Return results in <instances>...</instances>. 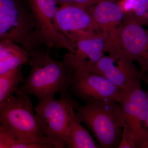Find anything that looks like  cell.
<instances>
[{
  "label": "cell",
  "instance_id": "obj_1",
  "mask_svg": "<svg viewBox=\"0 0 148 148\" xmlns=\"http://www.w3.org/2000/svg\"><path fill=\"white\" fill-rule=\"evenodd\" d=\"M50 49L43 50L39 47L28 51L31 70L18 88L25 94L36 96L38 101L54 97L58 92L61 95L67 93L76 70L73 53L69 52L63 61H55L50 56Z\"/></svg>",
  "mask_w": 148,
  "mask_h": 148
},
{
  "label": "cell",
  "instance_id": "obj_2",
  "mask_svg": "<svg viewBox=\"0 0 148 148\" xmlns=\"http://www.w3.org/2000/svg\"><path fill=\"white\" fill-rule=\"evenodd\" d=\"M30 96L18 88L15 95L0 104V130L22 143L55 148L40 127Z\"/></svg>",
  "mask_w": 148,
  "mask_h": 148
},
{
  "label": "cell",
  "instance_id": "obj_3",
  "mask_svg": "<svg viewBox=\"0 0 148 148\" xmlns=\"http://www.w3.org/2000/svg\"><path fill=\"white\" fill-rule=\"evenodd\" d=\"M76 114L92 132L100 148L118 147L121 142L125 120L116 101H92L84 106L77 104Z\"/></svg>",
  "mask_w": 148,
  "mask_h": 148
},
{
  "label": "cell",
  "instance_id": "obj_4",
  "mask_svg": "<svg viewBox=\"0 0 148 148\" xmlns=\"http://www.w3.org/2000/svg\"><path fill=\"white\" fill-rule=\"evenodd\" d=\"M34 18L35 29L27 50L40 47L42 44L50 48H64L75 52L76 45L61 33L55 25L58 8L56 0H26Z\"/></svg>",
  "mask_w": 148,
  "mask_h": 148
},
{
  "label": "cell",
  "instance_id": "obj_5",
  "mask_svg": "<svg viewBox=\"0 0 148 148\" xmlns=\"http://www.w3.org/2000/svg\"><path fill=\"white\" fill-rule=\"evenodd\" d=\"M141 80L135 81L123 90L119 103L125 120L123 133L132 148H145L148 145V96L142 89Z\"/></svg>",
  "mask_w": 148,
  "mask_h": 148
},
{
  "label": "cell",
  "instance_id": "obj_6",
  "mask_svg": "<svg viewBox=\"0 0 148 148\" xmlns=\"http://www.w3.org/2000/svg\"><path fill=\"white\" fill-rule=\"evenodd\" d=\"M77 103L68 94L61 98L38 101L35 108L37 121L44 134L55 148L66 147V132L70 112Z\"/></svg>",
  "mask_w": 148,
  "mask_h": 148
},
{
  "label": "cell",
  "instance_id": "obj_7",
  "mask_svg": "<svg viewBox=\"0 0 148 148\" xmlns=\"http://www.w3.org/2000/svg\"><path fill=\"white\" fill-rule=\"evenodd\" d=\"M34 29L28 3L21 0H0V40L12 41L27 50Z\"/></svg>",
  "mask_w": 148,
  "mask_h": 148
},
{
  "label": "cell",
  "instance_id": "obj_8",
  "mask_svg": "<svg viewBox=\"0 0 148 148\" xmlns=\"http://www.w3.org/2000/svg\"><path fill=\"white\" fill-rule=\"evenodd\" d=\"M70 88L76 96L85 103L113 101L119 103L123 91L104 77L77 67Z\"/></svg>",
  "mask_w": 148,
  "mask_h": 148
},
{
  "label": "cell",
  "instance_id": "obj_9",
  "mask_svg": "<svg viewBox=\"0 0 148 148\" xmlns=\"http://www.w3.org/2000/svg\"><path fill=\"white\" fill-rule=\"evenodd\" d=\"M91 73L104 77L123 90L135 81L143 79L141 71L122 48L104 55Z\"/></svg>",
  "mask_w": 148,
  "mask_h": 148
},
{
  "label": "cell",
  "instance_id": "obj_10",
  "mask_svg": "<svg viewBox=\"0 0 148 148\" xmlns=\"http://www.w3.org/2000/svg\"><path fill=\"white\" fill-rule=\"evenodd\" d=\"M124 21L119 29L121 46L128 57L139 64L144 79L148 73V30L130 14H125ZM147 80L148 76L144 79Z\"/></svg>",
  "mask_w": 148,
  "mask_h": 148
},
{
  "label": "cell",
  "instance_id": "obj_11",
  "mask_svg": "<svg viewBox=\"0 0 148 148\" xmlns=\"http://www.w3.org/2000/svg\"><path fill=\"white\" fill-rule=\"evenodd\" d=\"M55 21L58 31L75 44L80 38L97 32L86 9L73 4L60 5L57 10Z\"/></svg>",
  "mask_w": 148,
  "mask_h": 148
},
{
  "label": "cell",
  "instance_id": "obj_12",
  "mask_svg": "<svg viewBox=\"0 0 148 148\" xmlns=\"http://www.w3.org/2000/svg\"><path fill=\"white\" fill-rule=\"evenodd\" d=\"M95 31L101 32L109 40L119 38V27L125 13L116 0H103L86 8Z\"/></svg>",
  "mask_w": 148,
  "mask_h": 148
},
{
  "label": "cell",
  "instance_id": "obj_13",
  "mask_svg": "<svg viewBox=\"0 0 148 148\" xmlns=\"http://www.w3.org/2000/svg\"><path fill=\"white\" fill-rule=\"evenodd\" d=\"M73 53L75 65L77 68L91 73L106 51V38L100 32L80 38L76 42Z\"/></svg>",
  "mask_w": 148,
  "mask_h": 148
},
{
  "label": "cell",
  "instance_id": "obj_14",
  "mask_svg": "<svg viewBox=\"0 0 148 148\" xmlns=\"http://www.w3.org/2000/svg\"><path fill=\"white\" fill-rule=\"evenodd\" d=\"M28 51L8 40H0V75L29 64Z\"/></svg>",
  "mask_w": 148,
  "mask_h": 148
},
{
  "label": "cell",
  "instance_id": "obj_15",
  "mask_svg": "<svg viewBox=\"0 0 148 148\" xmlns=\"http://www.w3.org/2000/svg\"><path fill=\"white\" fill-rule=\"evenodd\" d=\"M81 123L75 108L73 109L70 112L67 126L66 148H100Z\"/></svg>",
  "mask_w": 148,
  "mask_h": 148
},
{
  "label": "cell",
  "instance_id": "obj_16",
  "mask_svg": "<svg viewBox=\"0 0 148 148\" xmlns=\"http://www.w3.org/2000/svg\"><path fill=\"white\" fill-rule=\"evenodd\" d=\"M22 67L20 66L0 75V104L15 93L19 85L25 81Z\"/></svg>",
  "mask_w": 148,
  "mask_h": 148
},
{
  "label": "cell",
  "instance_id": "obj_17",
  "mask_svg": "<svg viewBox=\"0 0 148 148\" xmlns=\"http://www.w3.org/2000/svg\"><path fill=\"white\" fill-rule=\"evenodd\" d=\"M49 145L20 142L0 130V148H52Z\"/></svg>",
  "mask_w": 148,
  "mask_h": 148
},
{
  "label": "cell",
  "instance_id": "obj_18",
  "mask_svg": "<svg viewBox=\"0 0 148 148\" xmlns=\"http://www.w3.org/2000/svg\"><path fill=\"white\" fill-rule=\"evenodd\" d=\"M132 12L131 15L140 24L148 23V0H138Z\"/></svg>",
  "mask_w": 148,
  "mask_h": 148
},
{
  "label": "cell",
  "instance_id": "obj_19",
  "mask_svg": "<svg viewBox=\"0 0 148 148\" xmlns=\"http://www.w3.org/2000/svg\"><path fill=\"white\" fill-rule=\"evenodd\" d=\"M138 0H120L119 3L125 14L130 13L134 10Z\"/></svg>",
  "mask_w": 148,
  "mask_h": 148
},
{
  "label": "cell",
  "instance_id": "obj_20",
  "mask_svg": "<svg viewBox=\"0 0 148 148\" xmlns=\"http://www.w3.org/2000/svg\"><path fill=\"white\" fill-rule=\"evenodd\" d=\"M103 1V0H74L72 4L86 9Z\"/></svg>",
  "mask_w": 148,
  "mask_h": 148
},
{
  "label": "cell",
  "instance_id": "obj_21",
  "mask_svg": "<svg viewBox=\"0 0 148 148\" xmlns=\"http://www.w3.org/2000/svg\"><path fill=\"white\" fill-rule=\"evenodd\" d=\"M57 4L61 5L64 4H69L73 3L74 0H56Z\"/></svg>",
  "mask_w": 148,
  "mask_h": 148
},
{
  "label": "cell",
  "instance_id": "obj_22",
  "mask_svg": "<svg viewBox=\"0 0 148 148\" xmlns=\"http://www.w3.org/2000/svg\"><path fill=\"white\" fill-rule=\"evenodd\" d=\"M147 85L148 88L146 92H147V94L148 96V110H147V121H146V125H147V127L148 130V80L146 81L145 82Z\"/></svg>",
  "mask_w": 148,
  "mask_h": 148
}]
</instances>
